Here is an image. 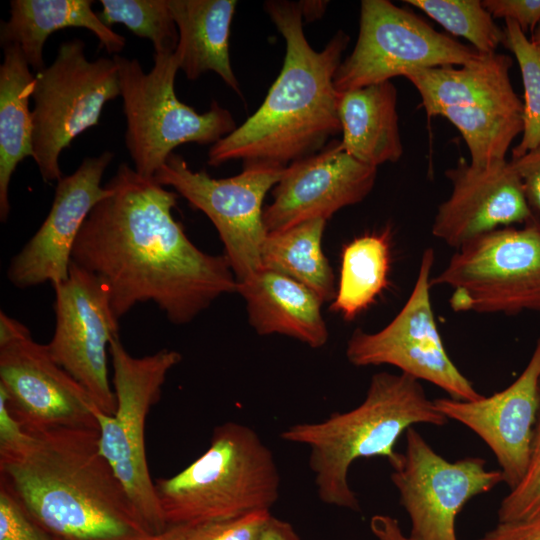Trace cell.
<instances>
[{
    "label": "cell",
    "instance_id": "obj_1",
    "mask_svg": "<svg viewBox=\"0 0 540 540\" xmlns=\"http://www.w3.org/2000/svg\"><path fill=\"white\" fill-rule=\"evenodd\" d=\"M112 192L86 218L72 262L106 286L119 320L153 302L176 325L192 321L238 283L225 255L195 246L172 215L178 194L121 163Z\"/></svg>",
    "mask_w": 540,
    "mask_h": 540
},
{
    "label": "cell",
    "instance_id": "obj_2",
    "mask_svg": "<svg viewBox=\"0 0 540 540\" xmlns=\"http://www.w3.org/2000/svg\"><path fill=\"white\" fill-rule=\"evenodd\" d=\"M0 452V485L54 540H151L99 449V430L28 432Z\"/></svg>",
    "mask_w": 540,
    "mask_h": 540
},
{
    "label": "cell",
    "instance_id": "obj_3",
    "mask_svg": "<svg viewBox=\"0 0 540 540\" xmlns=\"http://www.w3.org/2000/svg\"><path fill=\"white\" fill-rule=\"evenodd\" d=\"M264 8L285 40L282 69L258 110L212 145L211 166L243 160L287 167L319 152L341 132L334 76L349 36L339 30L315 51L306 40L297 2L271 0Z\"/></svg>",
    "mask_w": 540,
    "mask_h": 540
},
{
    "label": "cell",
    "instance_id": "obj_4",
    "mask_svg": "<svg viewBox=\"0 0 540 540\" xmlns=\"http://www.w3.org/2000/svg\"><path fill=\"white\" fill-rule=\"evenodd\" d=\"M449 421L430 400L420 381L403 373L378 372L363 401L318 422H302L282 431V440L309 449V467L318 498L327 505L360 512L349 484L351 465L361 458L383 457L390 465L403 433L417 424L443 426Z\"/></svg>",
    "mask_w": 540,
    "mask_h": 540
},
{
    "label": "cell",
    "instance_id": "obj_5",
    "mask_svg": "<svg viewBox=\"0 0 540 540\" xmlns=\"http://www.w3.org/2000/svg\"><path fill=\"white\" fill-rule=\"evenodd\" d=\"M169 526L203 524L270 510L280 494V473L255 430L228 421L213 430L207 450L169 478L155 481Z\"/></svg>",
    "mask_w": 540,
    "mask_h": 540
},
{
    "label": "cell",
    "instance_id": "obj_6",
    "mask_svg": "<svg viewBox=\"0 0 540 540\" xmlns=\"http://www.w3.org/2000/svg\"><path fill=\"white\" fill-rule=\"evenodd\" d=\"M113 60L126 118L125 145L140 176L154 178L181 144L213 145L237 128L232 114L217 101L200 114L177 98L179 63L174 53L154 54L148 73L137 59L117 54Z\"/></svg>",
    "mask_w": 540,
    "mask_h": 540
},
{
    "label": "cell",
    "instance_id": "obj_7",
    "mask_svg": "<svg viewBox=\"0 0 540 540\" xmlns=\"http://www.w3.org/2000/svg\"><path fill=\"white\" fill-rule=\"evenodd\" d=\"M113 366L116 411L108 415L95 408L99 424V449L124 486L152 535L164 532L167 524L150 475L145 449V426L153 405L160 399L169 371L182 356L162 349L152 355L134 357L119 336L109 347Z\"/></svg>",
    "mask_w": 540,
    "mask_h": 540
},
{
    "label": "cell",
    "instance_id": "obj_8",
    "mask_svg": "<svg viewBox=\"0 0 540 540\" xmlns=\"http://www.w3.org/2000/svg\"><path fill=\"white\" fill-rule=\"evenodd\" d=\"M431 282L452 289L456 312L540 311V224L530 220L466 243Z\"/></svg>",
    "mask_w": 540,
    "mask_h": 540
},
{
    "label": "cell",
    "instance_id": "obj_9",
    "mask_svg": "<svg viewBox=\"0 0 540 540\" xmlns=\"http://www.w3.org/2000/svg\"><path fill=\"white\" fill-rule=\"evenodd\" d=\"M121 95L112 59L89 60L80 39L62 42L53 63L35 74L33 159L44 182L62 177L59 157L82 132L99 123L104 105Z\"/></svg>",
    "mask_w": 540,
    "mask_h": 540
},
{
    "label": "cell",
    "instance_id": "obj_10",
    "mask_svg": "<svg viewBox=\"0 0 540 540\" xmlns=\"http://www.w3.org/2000/svg\"><path fill=\"white\" fill-rule=\"evenodd\" d=\"M485 55L390 1L363 0L358 38L335 73L334 87L341 94L413 70L471 64Z\"/></svg>",
    "mask_w": 540,
    "mask_h": 540
},
{
    "label": "cell",
    "instance_id": "obj_11",
    "mask_svg": "<svg viewBox=\"0 0 540 540\" xmlns=\"http://www.w3.org/2000/svg\"><path fill=\"white\" fill-rule=\"evenodd\" d=\"M268 163H244L240 174L215 179L192 170L185 159L172 153L154 179L171 187L213 223L225 256L241 283L261 269V250L268 234L262 204L279 182L284 169Z\"/></svg>",
    "mask_w": 540,
    "mask_h": 540
},
{
    "label": "cell",
    "instance_id": "obj_12",
    "mask_svg": "<svg viewBox=\"0 0 540 540\" xmlns=\"http://www.w3.org/2000/svg\"><path fill=\"white\" fill-rule=\"evenodd\" d=\"M435 254L424 250L413 289L398 314L383 329H356L346 357L357 367L391 365L418 381L434 384L455 400L483 397L458 369L444 347L432 307L430 290Z\"/></svg>",
    "mask_w": 540,
    "mask_h": 540
},
{
    "label": "cell",
    "instance_id": "obj_13",
    "mask_svg": "<svg viewBox=\"0 0 540 540\" xmlns=\"http://www.w3.org/2000/svg\"><path fill=\"white\" fill-rule=\"evenodd\" d=\"M398 453L391 481L411 521L414 540H457L456 518L472 498L503 482L500 470L486 469L479 457L448 461L410 427Z\"/></svg>",
    "mask_w": 540,
    "mask_h": 540
},
{
    "label": "cell",
    "instance_id": "obj_14",
    "mask_svg": "<svg viewBox=\"0 0 540 540\" xmlns=\"http://www.w3.org/2000/svg\"><path fill=\"white\" fill-rule=\"evenodd\" d=\"M56 326L47 344L53 360L113 415L116 397L108 379L107 350L119 336L108 290L93 273L71 262L68 277L53 286Z\"/></svg>",
    "mask_w": 540,
    "mask_h": 540
},
{
    "label": "cell",
    "instance_id": "obj_15",
    "mask_svg": "<svg viewBox=\"0 0 540 540\" xmlns=\"http://www.w3.org/2000/svg\"><path fill=\"white\" fill-rule=\"evenodd\" d=\"M0 387L27 432L57 428L99 430L92 398L31 334L0 346Z\"/></svg>",
    "mask_w": 540,
    "mask_h": 540
},
{
    "label": "cell",
    "instance_id": "obj_16",
    "mask_svg": "<svg viewBox=\"0 0 540 540\" xmlns=\"http://www.w3.org/2000/svg\"><path fill=\"white\" fill-rule=\"evenodd\" d=\"M113 156L104 151L86 157L57 182L46 219L8 267L14 286L24 289L46 282L54 286L68 277L73 247L86 218L112 192L107 184L101 186V180Z\"/></svg>",
    "mask_w": 540,
    "mask_h": 540
},
{
    "label": "cell",
    "instance_id": "obj_17",
    "mask_svg": "<svg viewBox=\"0 0 540 540\" xmlns=\"http://www.w3.org/2000/svg\"><path fill=\"white\" fill-rule=\"evenodd\" d=\"M377 168L349 155L332 140L319 152L289 164L273 190V202L263 210L268 233L312 219L330 218L338 210L361 202L373 189Z\"/></svg>",
    "mask_w": 540,
    "mask_h": 540
},
{
    "label": "cell",
    "instance_id": "obj_18",
    "mask_svg": "<svg viewBox=\"0 0 540 540\" xmlns=\"http://www.w3.org/2000/svg\"><path fill=\"white\" fill-rule=\"evenodd\" d=\"M433 402L446 418L465 425L488 445L503 482L513 489L526 472L540 408V336L526 367L507 388L474 401L445 397Z\"/></svg>",
    "mask_w": 540,
    "mask_h": 540
},
{
    "label": "cell",
    "instance_id": "obj_19",
    "mask_svg": "<svg viewBox=\"0 0 540 540\" xmlns=\"http://www.w3.org/2000/svg\"><path fill=\"white\" fill-rule=\"evenodd\" d=\"M445 175L452 190L438 206L431 231L448 246L457 250L486 233L532 219L511 161L476 167L460 158Z\"/></svg>",
    "mask_w": 540,
    "mask_h": 540
},
{
    "label": "cell",
    "instance_id": "obj_20",
    "mask_svg": "<svg viewBox=\"0 0 540 540\" xmlns=\"http://www.w3.org/2000/svg\"><path fill=\"white\" fill-rule=\"evenodd\" d=\"M237 293L246 301L249 322L258 334L289 336L311 348L327 343L329 333L321 313L323 301L296 280L261 268L238 283Z\"/></svg>",
    "mask_w": 540,
    "mask_h": 540
},
{
    "label": "cell",
    "instance_id": "obj_21",
    "mask_svg": "<svg viewBox=\"0 0 540 540\" xmlns=\"http://www.w3.org/2000/svg\"><path fill=\"white\" fill-rule=\"evenodd\" d=\"M511 66L508 55L495 52L460 68H425L404 77L417 89L429 118L449 107L497 106L522 113L523 102L510 80Z\"/></svg>",
    "mask_w": 540,
    "mask_h": 540
},
{
    "label": "cell",
    "instance_id": "obj_22",
    "mask_svg": "<svg viewBox=\"0 0 540 540\" xmlns=\"http://www.w3.org/2000/svg\"><path fill=\"white\" fill-rule=\"evenodd\" d=\"M91 0H12L10 17L1 22L2 46L14 44L30 67H45L43 49L49 35L74 27L91 31L108 53L117 55L126 45L122 35L106 26L92 10Z\"/></svg>",
    "mask_w": 540,
    "mask_h": 540
},
{
    "label": "cell",
    "instance_id": "obj_23",
    "mask_svg": "<svg viewBox=\"0 0 540 540\" xmlns=\"http://www.w3.org/2000/svg\"><path fill=\"white\" fill-rule=\"evenodd\" d=\"M179 41L174 52L189 80L207 71L218 74L241 95L229 54L230 27L237 2L234 0H168Z\"/></svg>",
    "mask_w": 540,
    "mask_h": 540
},
{
    "label": "cell",
    "instance_id": "obj_24",
    "mask_svg": "<svg viewBox=\"0 0 540 540\" xmlns=\"http://www.w3.org/2000/svg\"><path fill=\"white\" fill-rule=\"evenodd\" d=\"M338 113L349 155L375 168L401 158L397 90L391 81L341 93Z\"/></svg>",
    "mask_w": 540,
    "mask_h": 540
},
{
    "label": "cell",
    "instance_id": "obj_25",
    "mask_svg": "<svg viewBox=\"0 0 540 540\" xmlns=\"http://www.w3.org/2000/svg\"><path fill=\"white\" fill-rule=\"evenodd\" d=\"M0 66V219L9 211V184L17 165L33 157V114L29 109L35 75L21 49L3 46Z\"/></svg>",
    "mask_w": 540,
    "mask_h": 540
},
{
    "label": "cell",
    "instance_id": "obj_26",
    "mask_svg": "<svg viewBox=\"0 0 540 540\" xmlns=\"http://www.w3.org/2000/svg\"><path fill=\"white\" fill-rule=\"evenodd\" d=\"M325 219L308 220L267 234L261 268L286 275L311 289L323 302L333 301L334 274L322 251Z\"/></svg>",
    "mask_w": 540,
    "mask_h": 540
},
{
    "label": "cell",
    "instance_id": "obj_27",
    "mask_svg": "<svg viewBox=\"0 0 540 540\" xmlns=\"http://www.w3.org/2000/svg\"><path fill=\"white\" fill-rule=\"evenodd\" d=\"M389 230L355 238L343 247L339 284L331 310L352 320L388 285Z\"/></svg>",
    "mask_w": 540,
    "mask_h": 540
},
{
    "label": "cell",
    "instance_id": "obj_28",
    "mask_svg": "<svg viewBox=\"0 0 540 540\" xmlns=\"http://www.w3.org/2000/svg\"><path fill=\"white\" fill-rule=\"evenodd\" d=\"M438 116L461 133L470 164L487 167L506 160L512 141L523 131L522 113L497 106L449 107Z\"/></svg>",
    "mask_w": 540,
    "mask_h": 540
},
{
    "label": "cell",
    "instance_id": "obj_29",
    "mask_svg": "<svg viewBox=\"0 0 540 540\" xmlns=\"http://www.w3.org/2000/svg\"><path fill=\"white\" fill-rule=\"evenodd\" d=\"M453 36L466 39L483 54L495 53L504 44L505 32L479 0H405Z\"/></svg>",
    "mask_w": 540,
    "mask_h": 540
},
{
    "label": "cell",
    "instance_id": "obj_30",
    "mask_svg": "<svg viewBox=\"0 0 540 540\" xmlns=\"http://www.w3.org/2000/svg\"><path fill=\"white\" fill-rule=\"evenodd\" d=\"M100 20L108 27L126 26L136 36L149 39L154 54L174 53L179 34L168 0H101Z\"/></svg>",
    "mask_w": 540,
    "mask_h": 540
},
{
    "label": "cell",
    "instance_id": "obj_31",
    "mask_svg": "<svg viewBox=\"0 0 540 540\" xmlns=\"http://www.w3.org/2000/svg\"><path fill=\"white\" fill-rule=\"evenodd\" d=\"M504 32L503 45L518 62L524 89L522 137L512 149V159H517L540 148V47L511 20H505Z\"/></svg>",
    "mask_w": 540,
    "mask_h": 540
},
{
    "label": "cell",
    "instance_id": "obj_32",
    "mask_svg": "<svg viewBox=\"0 0 540 540\" xmlns=\"http://www.w3.org/2000/svg\"><path fill=\"white\" fill-rule=\"evenodd\" d=\"M540 517V408L534 427L530 457L521 481L510 490L498 509L499 522Z\"/></svg>",
    "mask_w": 540,
    "mask_h": 540
},
{
    "label": "cell",
    "instance_id": "obj_33",
    "mask_svg": "<svg viewBox=\"0 0 540 540\" xmlns=\"http://www.w3.org/2000/svg\"><path fill=\"white\" fill-rule=\"evenodd\" d=\"M270 517V510H259L223 521L169 526L158 535L163 540H257Z\"/></svg>",
    "mask_w": 540,
    "mask_h": 540
},
{
    "label": "cell",
    "instance_id": "obj_34",
    "mask_svg": "<svg viewBox=\"0 0 540 540\" xmlns=\"http://www.w3.org/2000/svg\"><path fill=\"white\" fill-rule=\"evenodd\" d=\"M0 540H54L3 485H0Z\"/></svg>",
    "mask_w": 540,
    "mask_h": 540
},
{
    "label": "cell",
    "instance_id": "obj_35",
    "mask_svg": "<svg viewBox=\"0 0 540 540\" xmlns=\"http://www.w3.org/2000/svg\"><path fill=\"white\" fill-rule=\"evenodd\" d=\"M482 4L494 19L511 20L525 34L540 23V0H483Z\"/></svg>",
    "mask_w": 540,
    "mask_h": 540
},
{
    "label": "cell",
    "instance_id": "obj_36",
    "mask_svg": "<svg viewBox=\"0 0 540 540\" xmlns=\"http://www.w3.org/2000/svg\"><path fill=\"white\" fill-rule=\"evenodd\" d=\"M511 163L521 179L532 214L531 220L540 224V148L512 159Z\"/></svg>",
    "mask_w": 540,
    "mask_h": 540
},
{
    "label": "cell",
    "instance_id": "obj_37",
    "mask_svg": "<svg viewBox=\"0 0 540 540\" xmlns=\"http://www.w3.org/2000/svg\"><path fill=\"white\" fill-rule=\"evenodd\" d=\"M28 436L29 433L11 413L6 392L0 387V452L17 448Z\"/></svg>",
    "mask_w": 540,
    "mask_h": 540
},
{
    "label": "cell",
    "instance_id": "obj_38",
    "mask_svg": "<svg viewBox=\"0 0 540 540\" xmlns=\"http://www.w3.org/2000/svg\"><path fill=\"white\" fill-rule=\"evenodd\" d=\"M479 540H540V517L515 522H499Z\"/></svg>",
    "mask_w": 540,
    "mask_h": 540
},
{
    "label": "cell",
    "instance_id": "obj_39",
    "mask_svg": "<svg viewBox=\"0 0 540 540\" xmlns=\"http://www.w3.org/2000/svg\"><path fill=\"white\" fill-rule=\"evenodd\" d=\"M370 530L377 540H414L404 534L396 518L385 514L372 516Z\"/></svg>",
    "mask_w": 540,
    "mask_h": 540
},
{
    "label": "cell",
    "instance_id": "obj_40",
    "mask_svg": "<svg viewBox=\"0 0 540 540\" xmlns=\"http://www.w3.org/2000/svg\"><path fill=\"white\" fill-rule=\"evenodd\" d=\"M257 540H300V538L289 522L271 515Z\"/></svg>",
    "mask_w": 540,
    "mask_h": 540
},
{
    "label": "cell",
    "instance_id": "obj_41",
    "mask_svg": "<svg viewBox=\"0 0 540 540\" xmlns=\"http://www.w3.org/2000/svg\"><path fill=\"white\" fill-rule=\"evenodd\" d=\"M27 334H30V331L25 325L1 311L0 346L5 345L10 341L25 336Z\"/></svg>",
    "mask_w": 540,
    "mask_h": 540
},
{
    "label": "cell",
    "instance_id": "obj_42",
    "mask_svg": "<svg viewBox=\"0 0 540 540\" xmlns=\"http://www.w3.org/2000/svg\"><path fill=\"white\" fill-rule=\"evenodd\" d=\"M327 1H299L297 2L302 18L312 21L320 18L326 10Z\"/></svg>",
    "mask_w": 540,
    "mask_h": 540
},
{
    "label": "cell",
    "instance_id": "obj_43",
    "mask_svg": "<svg viewBox=\"0 0 540 540\" xmlns=\"http://www.w3.org/2000/svg\"><path fill=\"white\" fill-rule=\"evenodd\" d=\"M530 40L540 47V23L532 32Z\"/></svg>",
    "mask_w": 540,
    "mask_h": 540
},
{
    "label": "cell",
    "instance_id": "obj_44",
    "mask_svg": "<svg viewBox=\"0 0 540 540\" xmlns=\"http://www.w3.org/2000/svg\"><path fill=\"white\" fill-rule=\"evenodd\" d=\"M151 540H163L159 535H154Z\"/></svg>",
    "mask_w": 540,
    "mask_h": 540
}]
</instances>
